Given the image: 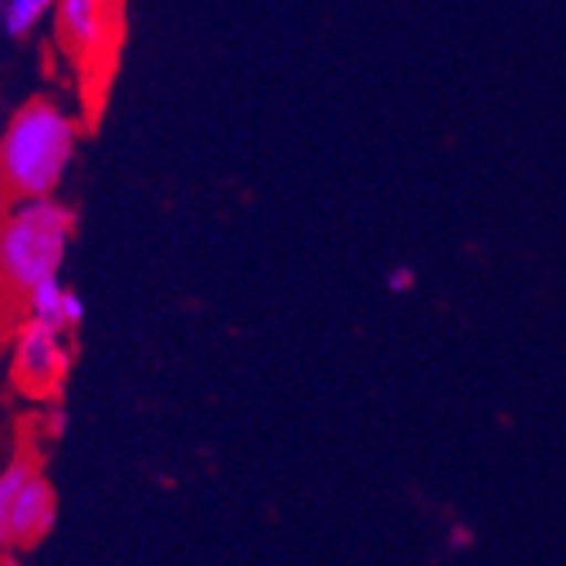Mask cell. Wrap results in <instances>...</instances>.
Returning <instances> with one entry per match:
<instances>
[{
  "label": "cell",
  "instance_id": "6da1fadb",
  "mask_svg": "<svg viewBox=\"0 0 566 566\" xmlns=\"http://www.w3.org/2000/svg\"><path fill=\"white\" fill-rule=\"evenodd\" d=\"M78 149V123L55 98H28L0 133V190L8 203L55 197Z\"/></svg>",
  "mask_w": 566,
  "mask_h": 566
},
{
  "label": "cell",
  "instance_id": "8992f818",
  "mask_svg": "<svg viewBox=\"0 0 566 566\" xmlns=\"http://www.w3.org/2000/svg\"><path fill=\"white\" fill-rule=\"evenodd\" d=\"M21 319H31V323H44L51 329H62V333H75L82 323H85V302L82 295L59 279H48L41 285H34L28 295H24V305H21Z\"/></svg>",
  "mask_w": 566,
  "mask_h": 566
},
{
  "label": "cell",
  "instance_id": "5b68a950",
  "mask_svg": "<svg viewBox=\"0 0 566 566\" xmlns=\"http://www.w3.org/2000/svg\"><path fill=\"white\" fill-rule=\"evenodd\" d=\"M55 520H59V492L41 469H34L14 502L11 549L18 553V549H34L38 543H44L48 533L55 530Z\"/></svg>",
  "mask_w": 566,
  "mask_h": 566
},
{
  "label": "cell",
  "instance_id": "30bf717a",
  "mask_svg": "<svg viewBox=\"0 0 566 566\" xmlns=\"http://www.w3.org/2000/svg\"><path fill=\"white\" fill-rule=\"evenodd\" d=\"M0 31H4V0H0Z\"/></svg>",
  "mask_w": 566,
  "mask_h": 566
},
{
  "label": "cell",
  "instance_id": "7a4b0ae2",
  "mask_svg": "<svg viewBox=\"0 0 566 566\" xmlns=\"http://www.w3.org/2000/svg\"><path fill=\"white\" fill-rule=\"evenodd\" d=\"M72 238L75 214L59 197L8 203L0 214V298L21 313L34 285L62 275Z\"/></svg>",
  "mask_w": 566,
  "mask_h": 566
},
{
  "label": "cell",
  "instance_id": "3957f363",
  "mask_svg": "<svg viewBox=\"0 0 566 566\" xmlns=\"http://www.w3.org/2000/svg\"><path fill=\"white\" fill-rule=\"evenodd\" d=\"M75 349L72 336L44 323L21 319L11 336V374L21 394L55 400L72 374Z\"/></svg>",
  "mask_w": 566,
  "mask_h": 566
},
{
  "label": "cell",
  "instance_id": "9c48e42d",
  "mask_svg": "<svg viewBox=\"0 0 566 566\" xmlns=\"http://www.w3.org/2000/svg\"><path fill=\"white\" fill-rule=\"evenodd\" d=\"M0 566H24V563H21V556L14 549H4V553H0Z\"/></svg>",
  "mask_w": 566,
  "mask_h": 566
},
{
  "label": "cell",
  "instance_id": "52a82bcc",
  "mask_svg": "<svg viewBox=\"0 0 566 566\" xmlns=\"http://www.w3.org/2000/svg\"><path fill=\"white\" fill-rule=\"evenodd\" d=\"M34 458L31 454H14L4 469H0V553L11 549V516H14V502L24 489V482L34 472Z\"/></svg>",
  "mask_w": 566,
  "mask_h": 566
},
{
  "label": "cell",
  "instance_id": "ba28073f",
  "mask_svg": "<svg viewBox=\"0 0 566 566\" xmlns=\"http://www.w3.org/2000/svg\"><path fill=\"white\" fill-rule=\"evenodd\" d=\"M59 0H4V34L28 38L34 34L48 14H55Z\"/></svg>",
  "mask_w": 566,
  "mask_h": 566
},
{
  "label": "cell",
  "instance_id": "277c9868",
  "mask_svg": "<svg viewBox=\"0 0 566 566\" xmlns=\"http://www.w3.org/2000/svg\"><path fill=\"white\" fill-rule=\"evenodd\" d=\"M119 31V0H59L55 38L78 65L113 55Z\"/></svg>",
  "mask_w": 566,
  "mask_h": 566
}]
</instances>
